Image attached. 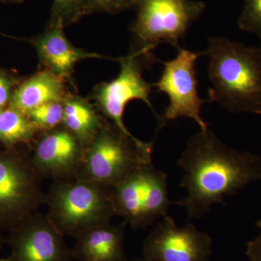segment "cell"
Here are the masks:
<instances>
[{"label": "cell", "instance_id": "8", "mask_svg": "<svg viewBox=\"0 0 261 261\" xmlns=\"http://www.w3.org/2000/svg\"><path fill=\"white\" fill-rule=\"evenodd\" d=\"M121 70L116 79L99 86L95 92L99 110L110 122L128 135H133L123 123V113L130 101L140 99L145 102L154 113L150 101L153 85L142 76L143 63H153L156 59L152 55L143 51L134 50L129 56L118 58Z\"/></svg>", "mask_w": 261, "mask_h": 261}, {"label": "cell", "instance_id": "17", "mask_svg": "<svg viewBox=\"0 0 261 261\" xmlns=\"http://www.w3.org/2000/svg\"><path fill=\"white\" fill-rule=\"evenodd\" d=\"M41 132L29 117L10 106L0 110V141L8 146L29 142Z\"/></svg>", "mask_w": 261, "mask_h": 261}, {"label": "cell", "instance_id": "20", "mask_svg": "<svg viewBox=\"0 0 261 261\" xmlns=\"http://www.w3.org/2000/svg\"><path fill=\"white\" fill-rule=\"evenodd\" d=\"M238 25L241 30L255 34L260 39L261 48V0H244Z\"/></svg>", "mask_w": 261, "mask_h": 261}, {"label": "cell", "instance_id": "22", "mask_svg": "<svg viewBox=\"0 0 261 261\" xmlns=\"http://www.w3.org/2000/svg\"><path fill=\"white\" fill-rule=\"evenodd\" d=\"M11 97L10 80L0 72V110L6 107Z\"/></svg>", "mask_w": 261, "mask_h": 261}, {"label": "cell", "instance_id": "15", "mask_svg": "<svg viewBox=\"0 0 261 261\" xmlns=\"http://www.w3.org/2000/svg\"><path fill=\"white\" fill-rule=\"evenodd\" d=\"M65 96L63 80L45 69L38 72L16 89L12 96L11 106L27 115L42 105L62 102Z\"/></svg>", "mask_w": 261, "mask_h": 261}, {"label": "cell", "instance_id": "26", "mask_svg": "<svg viewBox=\"0 0 261 261\" xmlns=\"http://www.w3.org/2000/svg\"><path fill=\"white\" fill-rule=\"evenodd\" d=\"M256 225L257 227H258L259 228H261V219L259 220L258 221H257V222L256 223Z\"/></svg>", "mask_w": 261, "mask_h": 261}, {"label": "cell", "instance_id": "10", "mask_svg": "<svg viewBox=\"0 0 261 261\" xmlns=\"http://www.w3.org/2000/svg\"><path fill=\"white\" fill-rule=\"evenodd\" d=\"M213 240L192 224L178 226L172 218H162L146 237L142 257L147 261H211Z\"/></svg>", "mask_w": 261, "mask_h": 261}, {"label": "cell", "instance_id": "27", "mask_svg": "<svg viewBox=\"0 0 261 261\" xmlns=\"http://www.w3.org/2000/svg\"><path fill=\"white\" fill-rule=\"evenodd\" d=\"M0 261H10V259H9V257H8V258H5V259L0 258Z\"/></svg>", "mask_w": 261, "mask_h": 261}, {"label": "cell", "instance_id": "4", "mask_svg": "<svg viewBox=\"0 0 261 261\" xmlns=\"http://www.w3.org/2000/svg\"><path fill=\"white\" fill-rule=\"evenodd\" d=\"M48 217L62 234L75 238L116 216L113 187L73 179L53 181L46 192Z\"/></svg>", "mask_w": 261, "mask_h": 261}, {"label": "cell", "instance_id": "7", "mask_svg": "<svg viewBox=\"0 0 261 261\" xmlns=\"http://www.w3.org/2000/svg\"><path fill=\"white\" fill-rule=\"evenodd\" d=\"M174 59L163 62L162 74L153 87L159 92L167 94L169 103L162 116L158 117L159 130L178 118H191L200 130L208 129L201 115L202 106L208 100L199 97L198 81L195 63L202 53H194L179 47Z\"/></svg>", "mask_w": 261, "mask_h": 261}, {"label": "cell", "instance_id": "11", "mask_svg": "<svg viewBox=\"0 0 261 261\" xmlns=\"http://www.w3.org/2000/svg\"><path fill=\"white\" fill-rule=\"evenodd\" d=\"M47 214L36 213L10 240V261H73L72 248Z\"/></svg>", "mask_w": 261, "mask_h": 261}, {"label": "cell", "instance_id": "3", "mask_svg": "<svg viewBox=\"0 0 261 261\" xmlns=\"http://www.w3.org/2000/svg\"><path fill=\"white\" fill-rule=\"evenodd\" d=\"M153 144L104 124L86 146L75 178L114 187L139 168L151 164Z\"/></svg>", "mask_w": 261, "mask_h": 261}, {"label": "cell", "instance_id": "6", "mask_svg": "<svg viewBox=\"0 0 261 261\" xmlns=\"http://www.w3.org/2000/svg\"><path fill=\"white\" fill-rule=\"evenodd\" d=\"M115 213L134 229H145L167 216L170 205L168 175L152 163L139 168L113 187Z\"/></svg>", "mask_w": 261, "mask_h": 261}, {"label": "cell", "instance_id": "23", "mask_svg": "<svg viewBox=\"0 0 261 261\" xmlns=\"http://www.w3.org/2000/svg\"><path fill=\"white\" fill-rule=\"evenodd\" d=\"M256 238L247 244L246 255L250 261H261V228Z\"/></svg>", "mask_w": 261, "mask_h": 261}, {"label": "cell", "instance_id": "13", "mask_svg": "<svg viewBox=\"0 0 261 261\" xmlns=\"http://www.w3.org/2000/svg\"><path fill=\"white\" fill-rule=\"evenodd\" d=\"M63 29L61 25H49L45 32L33 42L46 69L64 80L70 79L79 62L105 57L74 47L67 39Z\"/></svg>", "mask_w": 261, "mask_h": 261}, {"label": "cell", "instance_id": "18", "mask_svg": "<svg viewBox=\"0 0 261 261\" xmlns=\"http://www.w3.org/2000/svg\"><path fill=\"white\" fill-rule=\"evenodd\" d=\"M84 15H87V0H53L49 25L65 27Z\"/></svg>", "mask_w": 261, "mask_h": 261}, {"label": "cell", "instance_id": "25", "mask_svg": "<svg viewBox=\"0 0 261 261\" xmlns=\"http://www.w3.org/2000/svg\"><path fill=\"white\" fill-rule=\"evenodd\" d=\"M128 261H147L143 257H137V258L133 259V260H128Z\"/></svg>", "mask_w": 261, "mask_h": 261}, {"label": "cell", "instance_id": "2", "mask_svg": "<svg viewBox=\"0 0 261 261\" xmlns=\"http://www.w3.org/2000/svg\"><path fill=\"white\" fill-rule=\"evenodd\" d=\"M202 54L209 57V102L232 113L261 115V48L216 37Z\"/></svg>", "mask_w": 261, "mask_h": 261}, {"label": "cell", "instance_id": "12", "mask_svg": "<svg viewBox=\"0 0 261 261\" xmlns=\"http://www.w3.org/2000/svg\"><path fill=\"white\" fill-rule=\"evenodd\" d=\"M43 132L32 157L39 176L53 181L75 178L85 147L63 125Z\"/></svg>", "mask_w": 261, "mask_h": 261}, {"label": "cell", "instance_id": "5", "mask_svg": "<svg viewBox=\"0 0 261 261\" xmlns=\"http://www.w3.org/2000/svg\"><path fill=\"white\" fill-rule=\"evenodd\" d=\"M205 3L193 0H137V18L130 27L137 47L152 54L166 43L179 48V41L205 11Z\"/></svg>", "mask_w": 261, "mask_h": 261}, {"label": "cell", "instance_id": "9", "mask_svg": "<svg viewBox=\"0 0 261 261\" xmlns=\"http://www.w3.org/2000/svg\"><path fill=\"white\" fill-rule=\"evenodd\" d=\"M43 178L32 158L0 154V217L27 221L45 203Z\"/></svg>", "mask_w": 261, "mask_h": 261}, {"label": "cell", "instance_id": "19", "mask_svg": "<svg viewBox=\"0 0 261 261\" xmlns=\"http://www.w3.org/2000/svg\"><path fill=\"white\" fill-rule=\"evenodd\" d=\"M27 116L40 132L54 129L63 125V101L42 105L34 108L27 113Z\"/></svg>", "mask_w": 261, "mask_h": 261}, {"label": "cell", "instance_id": "16", "mask_svg": "<svg viewBox=\"0 0 261 261\" xmlns=\"http://www.w3.org/2000/svg\"><path fill=\"white\" fill-rule=\"evenodd\" d=\"M63 106V126L85 147L97 135L105 121L92 105L83 98L67 94Z\"/></svg>", "mask_w": 261, "mask_h": 261}, {"label": "cell", "instance_id": "24", "mask_svg": "<svg viewBox=\"0 0 261 261\" xmlns=\"http://www.w3.org/2000/svg\"><path fill=\"white\" fill-rule=\"evenodd\" d=\"M1 1L5 2V3H20L23 0H1Z\"/></svg>", "mask_w": 261, "mask_h": 261}, {"label": "cell", "instance_id": "21", "mask_svg": "<svg viewBox=\"0 0 261 261\" xmlns=\"http://www.w3.org/2000/svg\"><path fill=\"white\" fill-rule=\"evenodd\" d=\"M137 3V0H87V13L117 14L136 8Z\"/></svg>", "mask_w": 261, "mask_h": 261}, {"label": "cell", "instance_id": "14", "mask_svg": "<svg viewBox=\"0 0 261 261\" xmlns=\"http://www.w3.org/2000/svg\"><path fill=\"white\" fill-rule=\"evenodd\" d=\"M124 223L99 225L75 237L72 248L76 261H128Z\"/></svg>", "mask_w": 261, "mask_h": 261}, {"label": "cell", "instance_id": "1", "mask_svg": "<svg viewBox=\"0 0 261 261\" xmlns=\"http://www.w3.org/2000/svg\"><path fill=\"white\" fill-rule=\"evenodd\" d=\"M176 164L185 171L180 187L187 195L176 203L188 220L201 219L215 204L224 205L226 196L261 180L258 155L230 148L209 128L190 137Z\"/></svg>", "mask_w": 261, "mask_h": 261}]
</instances>
